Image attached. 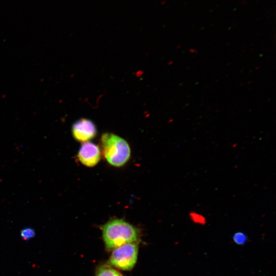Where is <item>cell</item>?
<instances>
[{
    "instance_id": "6da1fadb",
    "label": "cell",
    "mask_w": 276,
    "mask_h": 276,
    "mask_svg": "<svg viewBox=\"0 0 276 276\" xmlns=\"http://www.w3.org/2000/svg\"><path fill=\"white\" fill-rule=\"evenodd\" d=\"M102 236L106 248L111 250L127 243H137L140 232L126 221L115 219L103 225Z\"/></svg>"
},
{
    "instance_id": "3957f363",
    "label": "cell",
    "mask_w": 276,
    "mask_h": 276,
    "mask_svg": "<svg viewBox=\"0 0 276 276\" xmlns=\"http://www.w3.org/2000/svg\"><path fill=\"white\" fill-rule=\"evenodd\" d=\"M137 255V243H127L113 249L108 263L123 270H130L136 264Z\"/></svg>"
},
{
    "instance_id": "5b68a950",
    "label": "cell",
    "mask_w": 276,
    "mask_h": 276,
    "mask_svg": "<svg viewBox=\"0 0 276 276\" xmlns=\"http://www.w3.org/2000/svg\"><path fill=\"white\" fill-rule=\"evenodd\" d=\"M77 155L80 162L84 166L89 167L96 166L101 158V153L98 146L89 141L82 144Z\"/></svg>"
},
{
    "instance_id": "7a4b0ae2",
    "label": "cell",
    "mask_w": 276,
    "mask_h": 276,
    "mask_svg": "<svg viewBox=\"0 0 276 276\" xmlns=\"http://www.w3.org/2000/svg\"><path fill=\"white\" fill-rule=\"evenodd\" d=\"M101 142L104 156L110 165L119 167L128 162L131 151L124 139L112 133H105L101 136Z\"/></svg>"
},
{
    "instance_id": "8992f818",
    "label": "cell",
    "mask_w": 276,
    "mask_h": 276,
    "mask_svg": "<svg viewBox=\"0 0 276 276\" xmlns=\"http://www.w3.org/2000/svg\"><path fill=\"white\" fill-rule=\"evenodd\" d=\"M96 276H123L116 269L108 265L100 266L97 270Z\"/></svg>"
},
{
    "instance_id": "277c9868",
    "label": "cell",
    "mask_w": 276,
    "mask_h": 276,
    "mask_svg": "<svg viewBox=\"0 0 276 276\" xmlns=\"http://www.w3.org/2000/svg\"><path fill=\"white\" fill-rule=\"evenodd\" d=\"M72 134L78 141L85 142L93 139L97 130L94 123L87 119L81 118L76 121L72 126Z\"/></svg>"
},
{
    "instance_id": "52a82bcc",
    "label": "cell",
    "mask_w": 276,
    "mask_h": 276,
    "mask_svg": "<svg viewBox=\"0 0 276 276\" xmlns=\"http://www.w3.org/2000/svg\"><path fill=\"white\" fill-rule=\"evenodd\" d=\"M20 235L24 240L30 239L35 235V232L31 228H26L21 232Z\"/></svg>"
}]
</instances>
